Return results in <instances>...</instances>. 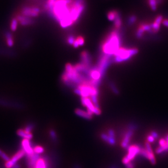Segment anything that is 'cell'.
Returning a JSON list of instances; mask_svg holds the SVG:
<instances>
[{"label": "cell", "mask_w": 168, "mask_h": 168, "mask_svg": "<svg viewBox=\"0 0 168 168\" xmlns=\"http://www.w3.org/2000/svg\"><path fill=\"white\" fill-rule=\"evenodd\" d=\"M15 18L17 19L18 22H19L21 25L24 26L31 25L34 23V21L32 20V19L29 17H25L22 14L18 15Z\"/></svg>", "instance_id": "cell-12"}, {"label": "cell", "mask_w": 168, "mask_h": 168, "mask_svg": "<svg viewBox=\"0 0 168 168\" xmlns=\"http://www.w3.org/2000/svg\"><path fill=\"white\" fill-rule=\"evenodd\" d=\"M17 134L19 136L23 138V139H27V140H30L32 139V137H33L32 133L26 132L23 129H18L17 132Z\"/></svg>", "instance_id": "cell-18"}, {"label": "cell", "mask_w": 168, "mask_h": 168, "mask_svg": "<svg viewBox=\"0 0 168 168\" xmlns=\"http://www.w3.org/2000/svg\"><path fill=\"white\" fill-rule=\"evenodd\" d=\"M108 134L111 137L115 138V132L113 129H109L108 130Z\"/></svg>", "instance_id": "cell-36"}, {"label": "cell", "mask_w": 168, "mask_h": 168, "mask_svg": "<svg viewBox=\"0 0 168 168\" xmlns=\"http://www.w3.org/2000/svg\"><path fill=\"white\" fill-rule=\"evenodd\" d=\"M81 103L83 106L87 108V111L93 114H96L97 115H101V110L99 108L95 107L92 101L91 100L90 98L87 97H81Z\"/></svg>", "instance_id": "cell-6"}, {"label": "cell", "mask_w": 168, "mask_h": 168, "mask_svg": "<svg viewBox=\"0 0 168 168\" xmlns=\"http://www.w3.org/2000/svg\"><path fill=\"white\" fill-rule=\"evenodd\" d=\"M0 106H4L6 107H12L13 108H16L18 109L23 107L22 105L19 104V103L7 100V99H4L3 98H0Z\"/></svg>", "instance_id": "cell-11"}, {"label": "cell", "mask_w": 168, "mask_h": 168, "mask_svg": "<svg viewBox=\"0 0 168 168\" xmlns=\"http://www.w3.org/2000/svg\"><path fill=\"white\" fill-rule=\"evenodd\" d=\"M140 149V146L136 145L129 146L128 148L127 155L124 157L122 159L123 164L125 165L132 162L138 155H139Z\"/></svg>", "instance_id": "cell-4"}, {"label": "cell", "mask_w": 168, "mask_h": 168, "mask_svg": "<svg viewBox=\"0 0 168 168\" xmlns=\"http://www.w3.org/2000/svg\"><path fill=\"white\" fill-rule=\"evenodd\" d=\"M155 138H154L153 136H152L151 135H149L147 137V142H148L149 143H153L154 141H155Z\"/></svg>", "instance_id": "cell-37"}, {"label": "cell", "mask_w": 168, "mask_h": 168, "mask_svg": "<svg viewBox=\"0 0 168 168\" xmlns=\"http://www.w3.org/2000/svg\"><path fill=\"white\" fill-rule=\"evenodd\" d=\"M77 41L79 45V46H82L84 43H85V40H84V38L81 37V36H79L76 38Z\"/></svg>", "instance_id": "cell-35"}, {"label": "cell", "mask_w": 168, "mask_h": 168, "mask_svg": "<svg viewBox=\"0 0 168 168\" xmlns=\"http://www.w3.org/2000/svg\"><path fill=\"white\" fill-rule=\"evenodd\" d=\"M137 20V17L135 15H130L127 19V25L129 26H131L133 25H134Z\"/></svg>", "instance_id": "cell-24"}, {"label": "cell", "mask_w": 168, "mask_h": 168, "mask_svg": "<svg viewBox=\"0 0 168 168\" xmlns=\"http://www.w3.org/2000/svg\"><path fill=\"white\" fill-rule=\"evenodd\" d=\"M73 0H56L52 10L48 14L55 19L63 29L72 26L71 11Z\"/></svg>", "instance_id": "cell-1"}, {"label": "cell", "mask_w": 168, "mask_h": 168, "mask_svg": "<svg viewBox=\"0 0 168 168\" xmlns=\"http://www.w3.org/2000/svg\"><path fill=\"white\" fill-rule=\"evenodd\" d=\"M118 12V11L115 10L109 11L107 14V18L108 20L110 22H114Z\"/></svg>", "instance_id": "cell-23"}, {"label": "cell", "mask_w": 168, "mask_h": 168, "mask_svg": "<svg viewBox=\"0 0 168 168\" xmlns=\"http://www.w3.org/2000/svg\"><path fill=\"white\" fill-rule=\"evenodd\" d=\"M81 64L85 65L86 66L91 68L92 64V57L90 54L87 51H83L80 55Z\"/></svg>", "instance_id": "cell-10"}, {"label": "cell", "mask_w": 168, "mask_h": 168, "mask_svg": "<svg viewBox=\"0 0 168 168\" xmlns=\"http://www.w3.org/2000/svg\"><path fill=\"white\" fill-rule=\"evenodd\" d=\"M75 39H76V38H75V37L73 36V35L71 34L68 36L67 39V42L68 44L73 45Z\"/></svg>", "instance_id": "cell-32"}, {"label": "cell", "mask_w": 168, "mask_h": 168, "mask_svg": "<svg viewBox=\"0 0 168 168\" xmlns=\"http://www.w3.org/2000/svg\"><path fill=\"white\" fill-rule=\"evenodd\" d=\"M75 113L78 116L83 118L87 119V120H91L92 118L93 114L88 111H85L80 109H76L75 111Z\"/></svg>", "instance_id": "cell-16"}, {"label": "cell", "mask_w": 168, "mask_h": 168, "mask_svg": "<svg viewBox=\"0 0 168 168\" xmlns=\"http://www.w3.org/2000/svg\"><path fill=\"white\" fill-rule=\"evenodd\" d=\"M112 57L103 54L99 60L98 64L96 68L98 70L99 72L101 73L102 77L104 75L107 69L110 65V63L112 62Z\"/></svg>", "instance_id": "cell-5"}, {"label": "cell", "mask_w": 168, "mask_h": 168, "mask_svg": "<svg viewBox=\"0 0 168 168\" xmlns=\"http://www.w3.org/2000/svg\"><path fill=\"white\" fill-rule=\"evenodd\" d=\"M34 124L32 123H29L26 125L24 130L27 133H31L32 131L34 129Z\"/></svg>", "instance_id": "cell-30"}, {"label": "cell", "mask_w": 168, "mask_h": 168, "mask_svg": "<svg viewBox=\"0 0 168 168\" xmlns=\"http://www.w3.org/2000/svg\"><path fill=\"white\" fill-rule=\"evenodd\" d=\"M6 39L7 44L9 47H12L14 45V40L12 35L9 32H7L6 33Z\"/></svg>", "instance_id": "cell-21"}, {"label": "cell", "mask_w": 168, "mask_h": 168, "mask_svg": "<svg viewBox=\"0 0 168 168\" xmlns=\"http://www.w3.org/2000/svg\"><path fill=\"white\" fill-rule=\"evenodd\" d=\"M163 17L162 15H159L156 18L155 22H154L152 24H151L152 29L155 33H157L160 30V27L161 24H162L163 21Z\"/></svg>", "instance_id": "cell-13"}, {"label": "cell", "mask_w": 168, "mask_h": 168, "mask_svg": "<svg viewBox=\"0 0 168 168\" xmlns=\"http://www.w3.org/2000/svg\"><path fill=\"white\" fill-rule=\"evenodd\" d=\"M140 26L143 28V29L145 32H147L150 34H154L155 32L153 31L151 24H143L140 25Z\"/></svg>", "instance_id": "cell-22"}, {"label": "cell", "mask_w": 168, "mask_h": 168, "mask_svg": "<svg viewBox=\"0 0 168 168\" xmlns=\"http://www.w3.org/2000/svg\"><path fill=\"white\" fill-rule=\"evenodd\" d=\"M139 50L136 48L127 49L121 47L116 51L112 59V62L114 63H122L127 61L136 55Z\"/></svg>", "instance_id": "cell-3"}, {"label": "cell", "mask_w": 168, "mask_h": 168, "mask_svg": "<svg viewBox=\"0 0 168 168\" xmlns=\"http://www.w3.org/2000/svg\"><path fill=\"white\" fill-rule=\"evenodd\" d=\"M144 33H145V31H144V30L143 29V28L140 26L138 29H137L136 31V33H135V37H136L137 39H141L144 35Z\"/></svg>", "instance_id": "cell-25"}, {"label": "cell", "mask_w": 168, "mask_h": 168, "mask_svg": "<svg viewBox=\"0 0 168 168\" xmlns=\"http://www.w3.org/2000/svg\"><path fill=\"white\" fill-rule=\"evenodd\" d=\"M101 137L103 140L107 142L108 144H109L110 145H114L116 143L115 138H113L110 136H109L108 134L106 133H102Z\"/></svg>", "instance_id": "cell-19"}, {"label": "cell", "mask_w": 168, "mask_h": 168, "mask_svg": "<svg viewBox=\"0 0 168 168\" xmlns=\"http://www.w3.org/2000/svg\"><path fill=\"white\" fill-rule=\"evenodd\" d=\"M40 10L38 7H24L22 10V15L29 17L35 18L39 15Z\"/></svg>", "instance_id": "cell-7"}, {"label": "cell", "mask_w": 168, "mask_h": 168, "mask_svg": "<svg viewBox=\"0 0 168 168\" xmlns=\"http://www.w3.org/2000/svg\"><path fill=\"white\" fill-rule=\"evenodd\" d=\"M121 35L119 30L115 29L111 31L102 44V54L113 57L121 48Z\"/></svg>", "instance_id": "cell-2"}, {"label": "cell", "mask_w": 168, "mask_h": 168, "mask_svg": "<svg viewBox=\"0 0 168 168\" xmlns=\"http://www.w3.org/2000/svg\"><path fill=\"white\" fill-rule=\"evenodd\" d=\"M162 24H163V25L164 26L168 27V20H167V19H164V20H163Z\"/></svg>", "instance_id": "cell-41"}, {"label": "cell", "mask_w": 168, "mask_h": 168, "mask_svg": "<svg viewBox=\"0 0 168 168\" xmlns=\"http://www.w3.org/2000/svg\"><path fill=\"white\" fill-rule=\"evenodd\" d=\"M165 140H166V141L167 145H168V135L166 136V138H165Z\"/></svg>", "instance_id": "cell-43"}, {"label": "cell", "mask_w": 168, "mask_h": 168, "mask_svg": "<svg viewBox=\"0 0 168 168\" xmlns=\"http://www.w3.org/2000/svg\"><path fill=\"white\" fill-rule=\"evenodd\" d=\"M74 168H80V166L79 165H75V166Z\"/></svg>", "instance_id": "cell-45"}, {"label": "cell", "mask_w": 168, "mask_h": 168, "mask_svg": "<svg viewBox=\"0 0 168 168\" xmlns=\"http://www.w3.org/2000/svg\"><path fill=\"white\" fill-rule=\"evenodd\" d=\"M22 149H23L27 157L31 156L34 153L33 151V148L32 146V144L30 140L23 139L22 141Z\"/></svg>", "instance_id": "cell-8"}, {"label": "cell", "mask_w": 168, "mask_h": 168, "mask_svg": "<svg viewBox=\"0 0 168 168\" xmlns=\"http://www.w3.org/2000/svg\"><path fill=\"white\" fill-rule=\"evenodd\" d=\"M114 26L116 30H118L119 29H120L122 25V20L121 14L119 12H118L117 13L116 17L115 20L114 21Z\"/></svg>", "instance_id": "cell-20"}, {"label": "cell", "mask_w": 168, "mask_h": 168, "mask_svg": "<svg viewBox=\"0 0 168 168\" xmlns=\"http://www.w3.org/2000/svg\"><path fill=\"white\" fill-rule=\"evenodd\" d=\"M20 165L17 163L14 165L12 168H20Z\"/></svg>", "instance_id": "cell-42"}, {"label": "cell", "mask_w": 168, "mask_h": 168, "mask_svg": "<svg viewBox=\"0 0 168 168\" xmlns=\"http://www.w3.org/2000/svg\"><path fill=\"white\" fill-rule=\"evenodd\" d=\"M134 130L128 128V130L125 132L123 139L121 143V146L123 149H128L131 139L134 134Z\"/></svg>", "instance_id": "cell-9"}, {"label": "cell", "mask_w": 168, "mask_h": 168, "mask_svg": "<svg viewBox=\"0 0 168 168\" xmlns=\"http://www.w3.org/2000/svg\"><path fill=\"white\" fill-rule=\"evenodd\" d=\"M159 145L160 146H165L166 144V141L165 140V139H161L159 140Z\"/></svg>", "instance_id": "cell-39"}, {"label": "cell", "mask_w": 168, "mask_h": 168, "mask_svg": "<svg viewBox=\"0 0 168 168\" xmlns=\"http://www.w3.org/2000/svg\"><path fill=\"white\" fill-rule=\"evenodd\" d=\"M150 7L153 11H156L158 8V4L156 0H148Z\"/></svg>", "instance_id": "cell-26"}, {"label": "cell", "mask_w": 168, "mask_h": 168, "mask_svg": "<svg viewBox=\"0 0 168 168\" xmlns=\"http://www.w3.org/2000/svg\"><path fill=\"white\" fill-rule=\"evenodd\" d=\"M25 155L26 153L25 151L23 149H21L19 151H18L15 155L12 157V158L10 160L14 164H15L17 163V162L18 160L23 158Z\"/></svg>", "instance_id": "cell-17"}, {"label": "cell", "mask_w": 168, "mask_h": 168, "mask_svg": "<svg viewBox=\"0 0 168 168\" xmlns=\"http://www.w3.org/2000/svg\"><path fill=\"white\" fill-rule=\"evenodd\" d=\"M152 136H153L154 138H155V139H157L159 137V135L155 131H152L151 132V134H150Z\"/></svg>", "instance_id": "cell-38"}, {"label": "cell", "mask_w": 168, "mask_h": 168, "mask_svg": "<svg viewBox=\"0 0 168 168\" xmlns=\"http://www.w3.org/2000/svg\"><path fill=\"white\" fill-rule=\"evenodd\" d=\"M125 168H135V164L132 162H129L125 165Z\"/></svg>", "instance_id": "cell-40"}, {"label": "cell", "mask_w": 168, "mask_h": 168, "mask_svg": "<svg viewBox=\"0 0 168 168\" xmlns=\"http://www.w3.org/2000/svg\"><path fill=\"white\" fill-rule=\"evenodd\" d=\"M110 86L111 87V89L112 90V91L114 92V93H115V94H118L119 91L118 89L117 88V87H116V86L115 85V84L113 82H110Z\"/></svg>", "instance_id": "cell-34"}, {"label": "cell", "mask_w": 168, "mask_h": 168, "mask_svg": "<svg viewBox=\"0 0 168 168\" xmlns=\"http://www.w3.org/2000/svg\"><path fill=\"white\" fill-rule=\"evenodd\" d=\"M33 151L35 153L40 155L44 152V149L43 147L41 146H36L33 148Z\"/></svg>", "instance_id": "cell-29"}, {"label": "cell", "mask_w": 168, "mask_h": 168, "mask_svg": "<svg viewBox=\"0 0 168 168\" xmlns=\"http://www.w3.org/2000/svg\"><path fill=\"white\" fill-rule=\"evenodd\" d=\"M49 134H50V136L53 141H56L57 140V136L56 133V132L54 130H50Z\"/></svg>", "instance_id": "cell-33"}, {"label": "cell", "mask_w": 168, "mask_h": 168, "mask_svg": "<svg viewBox=\"0 0 168 168\" xmlns=\"http://www.w3.org/2000/svg\"><path fill=\"white\" fill-rule=\"evenodd\" d=\"M0 157H1L2 159H3V160H4L6 162H7V161L10 159L9 157L1 149H0Z\"/></svg>", "instance_id": "cell-31"}, {"label": "cell", "mask_w": 168, "mask_h": 168, "mask_svg": "<svg viewBox=\"0 0 168 168\" xmlns=\"http://www.w3.org/2000/svg\"><path fill=\"white\" fill-rule=\"evenodd\" d=\"M145 149L148 152L149 160L150 161V162L152 164L155 165L156 163L155 157V155H154V153L153 152L150 143H149L148 142L145 143Z\"/></svg>", "instance_id": "cell-14"}, {"label": "cell", "mask_w": 168, "mask_h": 168, "mask_svg": "<svg viewBox=\"0 0 168 168\" xmlns=\"http://www.w3.org/2000/svg\"><path fill=\"white\" fill-rule=\"evenodd\" d=\"M18 22L16 18H13L12 20L11 21V24H10V29L13 31H15L18 27Z\"/></svg>", "instance_id": "cell-27"}, {"label": "cell", "mask_w": 168, "mask_h": 168, "mask_svg": "<svg viewBox=\"0 0 168 168\" xmlns=\"http://www.w3.org/2000/svg\"><path fill=\"white\" fill-rule=\"evenodd\" d=\"M110 168H119L118 167H117L116 166H112Z\"/></svg>", "instance_id": "cell-44"}, {"label": "cell", "mask_w": 168, "mask_h": 168, "mask_svg": "<svg viewBox=\"0 0 168 168\" xmlns=\"http://www.w3.org/2000/svg\"><path fill=\"white\" fill-rule=\"evenodd\" d=\"M49 164L48 158L40 157L33 168H49Z\"/></svg>", "instance_id": "cell-15"}, {"label": "cell", "mask_w": 168, "mask_h": 168, "mask_svg": "<svg viewBox=\"0 0 168 168\" xmlns=\"http://www.w3.org/2000/svg\"><path fill=\"white\" fill-rule=\"evenodd\" d=\"M139 155L140 156H141L142 157L149 159V155H148V151H146L145 148H143V147H141V146H140V149Z\"/></svg>", "instance_id": "cell-28"}]
</instances>
